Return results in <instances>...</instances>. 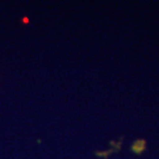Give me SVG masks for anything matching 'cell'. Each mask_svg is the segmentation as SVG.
Wrapping results in <instances>:
<instances>
[{
	"label": "cell",
	"mask_w": 159,
	"mask_h": 159,
	"mask_svg": "<svg viewBox=\"0 0 159 159\" xmlns=\"http://www.w3.org/2000/svg\"><path fill=\"white\" fill-rule=\"evenodd\" d=\"M145 150H146V140L145 139H137L131 146V151L137 156L142 154Z\"/></svg>",
	"instance_id": "6da1fadb"
}]
</instances>
